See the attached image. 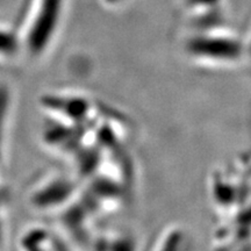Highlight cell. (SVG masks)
<instances>
[{"label":"cell","mask_w":251,"mask_h":251,"mask_svg":"<svg viewBox=\"0 0 251 251\" xmlns=\"http://www.w3.org/2000/svg\"><path fill=\"white\" fill-rule=\"evenodd\" d=\"M11 90L5 83L0 81V169L4 159V150L7 134L9 111H11Z\"/></svg>","instance_id":"3"},{"label":"cell","mask_w":251,"mask_h":251,"mask_svg":"<svg viewBox=\"0 0 251 251\" xmlns=\"http://www.w3.org/2000/svg\"><path fill=\"white\" fill-rule=\"evenodd\" d=\"M63 0H33L25 27L19 34L23 49L37 58L49 48L62 18Z\"/></svg>","instance_id":"1"},{"label":"cell","mask_w":251,"mask_h":251,"mask_svg":"<svg viewBox=\"0 0 251 251\" xmlns=\"http://www.w3.org/2000/svg\"><path fill=\"white\" fill-rule=\"evenodd\" d=\"M76 194L75 180L67 176L56 174L41 180L31 191L30 202L36 209L51 211L70 203Z\"/></svg>","instance_id":"2"},{"label":"cell","mask_w":251,"mask_h":251,"mask_svg":"<svg viewBox=\"0 0 251 251\" xmlns=\"http://www.w3.org/2000/svg\"><path fill=\"white\" fill-rule=\"evenodd\" d=\"M20 48L23 49V45L19 34L0 27V62L11 59Z\"/></svg>","instance_id":"4"}]
</instances>
